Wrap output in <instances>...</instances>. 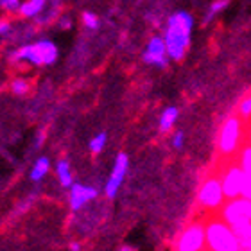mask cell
I'll return each mask as SVG.
<instances>
[{
    "label": "cell",
    "instance_id": "obj_24",
    "mask_svg": "<svg viewBox=\"0 0 251 251\" xmlns=\"http://www.w3.org/2000/svg\"><path fill=\"white\" fill-rule=\"evenodd\" d=\"M183 142H185V133L183 131H176L173 136V146L176 147V149H181V147H183Z\"/></svg>",
    "mask_w": 251,
    "mask_h": 251
},
{
    "label": "cell",
    "instance_id": "obj_20",
    "mask_svg": "<svg viewBox=\"0 0 251 251\" xmlns=\"http://www.w3.org/2000/svg\"><path fill=\"white\" fill-rule=\"evenodd\" d=\"M228 4H230V0H215L214 4L210 5V9H208V13H206V16H204V24L212 22V18H214L217 13H221V11L225 9Z\"/></svg>",
    "mask_w": 251,
    "mask_h": 251
},
{
    "label": "cell",
    "instance_id": "obj_12",
    "mask_svg": "<svg viewBox=\"0 0 251 251\" xmlns=\"http://www.w3.org/2000/svg\"><path fill=\"white\" fill-rule=\"evenodd\" d=\"M45 4H47V0H25V2H22V7L18 13L24 18H34L45 9Z\"/></svg>",
    "mask_w": 251,
    "mask_h": 251
},
{
    "label": "cell",
    "instance_id": "obj_11",
    "mask_svg": "<svg viewBox=\"0 0 251 251\" xmlns=\"http://www.w3.org/2000/svg\"><path fill=\"white\" fill-rule=\"evenodd\" d=\"M94 198H97V190L94 187H86V185L79 183H74L70 187V208L72 210H79Z\"/></svg>",
    "mask_w": 251,
    "mask_h": 251
},
{
    "label": "cell",
    "instance_id": "obj_6",
    "mask_svg": "<svg viewBox=\"0 0 251 251\" xmlns=\"http://www.w3.org/2000/svg\"><path fill=\"white\" fill-rule=\"evenodd\" d=\"M217 174H219L221 183H223L226 199L241 198L244 183H246V173L237 163V160H223Z\"/></svg>",
    "mask_w": 251,
    "mask_h": 251
},
{
    "label": "cell",
    "instance_id": "obj_8",
    "mask_svg": "<svg viewBox=\"0 0 251 251\" xmlns=\"http://www.w3.org/2000/svg\"><path fill=\"white\" fill-rule=\"evenodd\" d=\"M217 214L231 226L241 225V223H251V199L244 198V196L226 199L223 208Z\"/></svg>",
    "mask_w": 251,
    "mask_h": 251
},
{
    "label": "cell",
    "instance_id": "obj_17",
    "mask_svg": "<svg viewBox=\"0 0 251 251\" xmlns=\"http://www.w3.org/2000/svg\"><path fill=\"white\" fill-rule=\"evenodd\" d=\"M49 169H50V162H49V158H45V156L38 158L36 163H34L32 169H31V179L32 181H40V179L49 173Z\"/></svg>",
    "mask_w": 251,
    "mask_h": 251
},
{
    "label": "cell",
    "instance_id": "obj_9",
    "mask_svg": "<svg viewBox=\"0 0 251 251\" xmlns=\"http://www.w3.org/2000/svg\"><path fill=\"white\" fill-rule=\"evenodd\" d=\"M127 167H129V158L126 152H119L115 158V163H113V171H111L110 178H108V183L104 187L106 198L113 199L119 192L121 185L124 183V178L127 174Z\"/></svg>",
    "mask_w": 251,
    "mask_h": 251
},
{
    "label": "cell",
    "instance_id": "obj_1",
    "mask_svg": "<svg viewBox=\"0 0 251 251\" xmlns=\"http://www.w3.org/2000/svg\"><path fill=\"white\" fill-rule=\"evenodd\" d=\"M194 27V18L185 11L174 13L167 22L165 29V45H167L169 58L181 61L187 54V49L190 45V32Z\"/></svg>",
    "mask_w": 251,
    "mask_h": 251
},
{
    "label": "cell",
    "instance_id": "obj_5",
    "mask_svg": "<svg viewBox=\"0 0 251 251\" xmlns=\"http://www.w3.org/2000/svg\"><path fill=\"white\" fill-rule=\"evenodd\" d=\"M226 201L223 183L219 174H208L199 185L198 190V203L206 214H217Z\"/></svg>",
    "mask_w": 251,
    "mask_h": 251
},
{
    "label": "cell",
    "instance_id": "obj_28",
    "mask_svg": "<svg viewBox=\"0 0 251 251\" xmlns=\"http://www.w3.org/2000/svg\"><path fill=\"white\" fill-rule=\"evenodd\" d=\"M70 251H81V244H77V242H72V244H70Z\"/></svg>",
    "mask_w": 251,
    "mask_h": 251
},
{
    "label": "cell",
    "instance_id": "obj_29",
    "mask_svg": "<svg viewBox=\"0 0 251 251\" xmlns=\"http://www.w3.org/2000/svg\"><path fill=\"white\" fill-rule=\"evenodd\" d=\"M121 251H133V250H131V248H122Z\"/></svg>",
    "mask_w": 251,
    "mask_h": 251
},
{
    "label": "cell",
    "instance_id": "obj_27",
    "mask_svg": "<svg viewBox=\"0 0 251 251\" xmlns=\"http://www.w3.org/2000/svg\"><path fill=\"white\" fill-rule=\"evenodd\" d=\"M244 144L251 146V121L246 124V133H244Z\"/></svg>",
    "mask_w": 251,
    "mask_h": 251
},
{
    "label": "cell",
    "instance_id": "obj_18",
    "mask_svg": "<svg viewBox=\"0 0 251 251\" xmlns=\"http://www.w3.org/2000/svg\"><path fill=\"white\" fill-rule=\"evenodd\" d=\"M237 115L241 117L246 124L251 121V90L244 95V97H242L241 100H239V106H237Z\"/></svg>",
    "mask_w": 251,
    "mask_h": 251
},
{
    "label": "cell",
    "instance_id": "obj_16",
    "mask_svg": "<svg viewBox=\"0 0 251 251\" xmlns=\"http://www.w3.org/2000/svg\"><path fill=\"white\" fill-rule=\"evenodd\" d=\"M235 160H237V163L242 167V171L246 173V176H250L251 178V146L244 144V146L241 147V151L237 152Z\"/></svg>",
    "mask_w": 251,
    "mask_h": 251
},
{
    "label": "cell",
    "instance_id": "obj_30",
    "mask_svg": "<svg viewBox=\"0 0 251 251\" xmlns=\"http://www.w3.org/2000/svg\"><path fill=\"white\" fill-rule=\"evenodd\" d=\"M241 251H251V250H241Z\"/></svg>",
    "mask_w": 251,
    "mask_h": 251
},
{
    "label": "cell",
    "instance_id": "obj_23",
    "mask_svg": "<svg viewBox=\"0 0 251 251\" xmlns=\"http://www.w3.org/2000/svg\"><path fill=\"white\" fill-rule=\"evenodd\" d=\"M22 7V0H0V9L7 13H16Z\"/></svg>",
    "mask_w": 251,
    "mask_h": 251
},
{
    "label": "cell",
    "instance_id": "obj_21",
    "mask_svg": "<svg viewBox=\"0 0 251 251\" xmlns=\"http://www.w3.org/2000/svg\"><path fill=\"white\" fill-rule=\"evenodd\" d=\"M11 92L15 95H25L27 92H29V83L22 77L13 79V81H11Z\"/></svg>",
    "mask_w": 251,
    "mask_h": 251
},
{
    "label": "cell",
    "instance_id": "obj_25",
    "mask_svg": "<svg viewBox=\"0 0 251 251\" xmlns=\"http://www.w3.org/2000/svg\"><path fill=\"white\" fill-rule=\"evenodd\" d=\"M7 32H11V22L4 18V20H0V36H4Z\"/></svg>",
    "mask_w": 251,
    "mask_h": 251
},
{
    "label": "cell",
    "instance_id": "obj_4",
    "mask_svg": "<svg viewBox=\"0 0 251 251\" xmlns=\"http://www.w3.org/2000/svg\"><path fill=\"white\" fill-rule=\"evenodd\" d=\"M59 56L58 45L52 40H36L32 43H27L16 50L15 58L18 61H25L36 67H47L56 63Z\"/></svg>",
    "mask_w": 251,
    "mask_h": 251
},
{
    "label": "cell",
    "instance_id": "obj_3",
    "mask_svg": "<svg viewBox=\"0 0 251 251\" xmlns=\"http://www.w3.org/2000/svg\"><path fill=\"white\" fill-rule=\"evenodd\" d=\"M244 133H246V122L241 117L233 113L223 122L217 136V152L221 160H233L237 152L244 146Z\"/></svg>",
    "mask_w": 251,
    "mask_h": 251
},
{
    "label": "cell",
    "instance_id": "obj_19",
    "mask_svg": "<svg viewBox=\"0 0 251 251\" xmlns=\"http://www.w3.org/2000/svg\"><path fill=\"white\" fill-rule=\"evenodd\" d=\"M106 140H108V136H106V133H99V135H95L92 140H90L88 147L90 151L94 152V154H99L102 149H104L106 146Z\"/></svg>",
    "mask_w": 251,
    "mask_h": 251
},
{
    "label": "cell",
    "instance_id": "obj_14",
    "mask_svg": "<svg viewBox=\"0 0 251 251\" xmlns=\"http://www.w3.org/2000/svg\"><path fill=\"white\" fill-rule=\"evenodd\" d=\"M231 228L235 231L242 250H251V223H241V225H235Z\"/></svg>",
    "mask_w": 251,
    "mask_h": 251
},
{
    "label": "cell",
    "instance_id": "obj_13",
    "mask_svg": "<svg viewBox=\"0 0 251 251\" xmlns=\"http://www.w3.org/2000/svg\"><path fill=\"white\" fill-rule=\"evenodd\" d=\"M178 115H179L178 108H174V106L165 108L162 117H160V131H162V133H167V131L173 129V126L178 121Z\"/></svg>",
    "mask_w": 251,
    "mask_h": 251
},
{
    "label": "cell",
    "instance_id": "obj_15",
    "mask_svg": "<svg viewBox=\"0 0 251 251\" xmlns=\"http://www.w3.org/2000/svg\"><path fill=\"white\" fill-rule=\"evenodd\" d=\"M56 174L59 178V183L63 187H72V173H70V163L67 160H59L56 163Z\"/></svg>",
    "mask_w": 251,
    "mask_h": 251
},
{
    "label": "cell",
    "instance_id": "obj_10",
    "mask_svg": "<svg viewBox=\"0 0 251 251\" xmlns=\"http://www.w3.org/2000/svg\"><path fill=\"white\" fill-rule=\"evenodd\" d=\"M144 61L147 65H154V67H167V58H169V52H167V45H165V40L160 36H152L147 43L146 50H144Z\"/></svg>",
    "mask_w": 251,
    "mask_h": 251
},
{
    "label": "cell",
    "instance_id": "obj_2",
    "mask_svg": "<svg viewBox=\"0 0 251 251\" xmlns=\"http://www.w3.org/2000/svg\"><path fill=\"white\" fill-rule=\"evenodd\" d=\"M206 251H241V242L235 231L219 214H208L204 219Z\"/></svg>",
    "mask_w": 251,
    "mask_h": 251
},
{
    "label": "cell",
    "instance_id": "obj_26",
    "mask_svg": "<svg viewBox=\"0 0 251 251\" xmlns=\"http://www.w3.org/2000/svg\"><path fill=\"white\" fill-rule=\"evenodd\" d=\"M242 196L248 199H251V178L246 176V183H244V190H242Z\"/></svg>",
    "mask_w": 251,
    "mask_h": 251
},
{
    "label": "cell",
    "instance_id": "obj_22",
    "mask_svg": "<svg viewBox=\"0 0 251 251\" xmlns=\"http://www.w3.org/2000/svg\"><path fill=\"white\" fill-rule=\"evenodd\" d=\"M83 24L86 29H90V31H95V29H99L100 22H99V16L94 15V13H90V11H84L83 13Z\"/></svg>",
    "mask_w": 251,
    "mask_h": 251
},
{
    "label": "cell",
    "instance_id": "obj_7",
    "mask_svg": "<svg viewBox=\"0 0 251 251\" xmlns=\"http://www.w3.org/2000/svg\"><path fill=\"white\" fill-rule=\"evenodd\" d=\"M174 251H206V231L203 219L188 223L187 228L179 233Z\"/></svg>",
    "mask_w": 251,
    "mask_h": 251
}]
</instances>
